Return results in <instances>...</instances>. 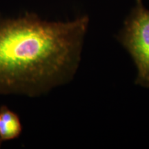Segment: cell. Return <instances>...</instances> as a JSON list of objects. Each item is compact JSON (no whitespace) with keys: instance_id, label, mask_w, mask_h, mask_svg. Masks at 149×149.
I'll use <instances>...</instances> for the list:
<instances>
[{"instance_id":"1","label":"cell","mask_w":149,"mask_h":149,"mask_svg":"<svg viewBox=\"0 0 149 149\" xmlns=\"http://www.w3.org/2000/svg\"><path fill=\"white\" fill-rule=\"evenodd\" d=\"M89 18L49 22L34 13L0 17V94L41 96L71 81Z\"/></svg>"},{"instance_id":"2","label":"cell","mask_w":149,"mask_h":149,"mask_svg":"<svg viewBox=\"0 0 149 149\" xmlns=\"http://www.w3.org/2000/svg\"><path fill=\"white\" fill-rule=\"evenodd\" d=\"M117 40L133 59L137 70L135 84L149 87V10L136 3L117 35Z\"/></svg>"},{"instance_id":"3","label":"cell","mask_w":149,"mask_h":149,"mask_svg":"<svg viewBox=\"0 0 149 149\" xmlns=\"http://www.w3.org/2000/svg\"><path fill=\"white\" fill-rule=\"evenodd\" d=\"M22 125L17 114L6 106L0 107V139L2 141L12 140L21 135Z\"/></svg>"},{"instance_id":"4","label":"cell","mask_w":149,"mask_h":149,"mask_svg":"<svg viewBox=\"0 0 149 149\" xmlns=\"http://www.w3.org/2000/svg\"><path fill=\"white\" fill-rule=\"evenodd\" d=\"M138 2H142V0H136V3Z\"/></svg>"},{"instance_id":"5","label":"cell","mask_w":149,"mask_h":149,"mask_svg":"<svg viewBox=\"0 0 149 149\" xmlns=\"http://www.w3.org/2000/svg\"><path fill=\"white\" fill-rule=\"evenodd\" d=\"M2 140H1V139H0V148H1V143H2Z\"/></svg>"}]
</instances>
